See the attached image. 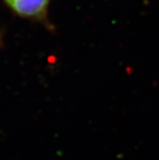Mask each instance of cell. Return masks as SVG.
Masks as SVG:
<instances>
[{
	"label": "cell",
	"instance_id": "obj_1",
	"mask_svg": "<svg viewBox=\"0 0 159 160\" xmlns=\"http://www.w3.org/2000/svg\"><path fill=\"white\" fill-rule=\"evenodd\" d=\"M18 14L23 17H38L45 11L49 0H4Z\"/></svg>",
	"mask_w": 159,
	"mask_h": 160
}]
</instances>
